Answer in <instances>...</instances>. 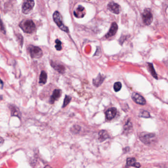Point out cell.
<instances>
[{
    "label": "cell",
    "mask_w": 168,
    "mask_h": 168,
    "mask_svg": "<svg viewBox=\"0 0 168 168\" xmlns=\"http://www.w3.org/2000/svg\"><path fill=\"white\" fill-rule=\"evenodd\" d=\"M19 26L25 33H32L36 30L35 23L31 20H24L21 22Z\"/></svg>",
    "instance_id": "obj_1"
},
{
    "label": "cell",
    "mask_w": 168,
    "mask_h": 168,
    "mask_svg": "<svg viewBox=\"0 0 168 168\" xmlns=\"http://www.w3.org/2000/svg\"><path fill=\"white\" fill-rule=\"evenodd\" d=\"M53 20L57 24V25L60 28L61 30H62L63 31L68 33L69 32V30L68 28L65 25L62 21V18L61 15L60 13L58 11H56L53 13Z\"/></svg>",
    "instance_id": "obj_2"
},
{
    "label": "cell",
    "mask_w": 168,
    "mask_h": 168,
    "mask_svg": "<svg viewBox=\"0 0 168 168\" xmlns=\"http://www.w3.org/2000/svg\"><path fill=\"white\" fill-rule=\"evenodd\" d=\"M155 136V134L147 133L146 132H144L140 136V139L141 142L144 144H149L152 143Z\"/></svg>",
    "instance_id": "obj_3"
},
{
    "label": "cell",
    "mask_w": 168,
    "mask_h": 168,
    "mask_svg": "<svg viewBox=\"0 0 168 168\" xmlns=\"http://www.w3.org/2000/svg\"><path fill=\"white\" fill-rule=\"evenodd\" d=\"M28 50L33 58L38 59L42 56V51L40 48L38 46H30L28 47Z\"/></svg>",
    "instance_id": "obj_4"
},
{
    "label": "cell",
    "mask_w": 168,
    "mask_h": 168,
    "mask_svg": "<svg viewBox=\"0 0 168 168\" xmlns=\"http://www.w3.org/2000/svg\"><path fill=\"white\" fill-rule=\"evenodd\" d=\"M143 22L146 25H149L153 21V15L149 9H146L142 15Z\"/></svg>",
    "instance_id": "obj_5"
},
{
    "label": "cell",
    "mask_w": 168,
    "mask_h": 168,
    "mask_svg": "<svg viewBox=\"0 0 168 168\" xmlns=\"http://www.w3.org/2000/svg\"><path fill=\"white\" fill-rule=\"evenodd\" d=\"M35 6V2L34 1H26L22 5V12L24 14H28L32 11Z\"/></svg>",
    "instance_id": "obj_6"
},
{
    "label": "cell",
    "mask_w": 168,
    "mask_h": 168,
    "mask_svg": "<svg viewBox=\"0 0 168 168\" xmlns=\"http://www.w3.org/2000/svg\"><path fill=\"white\" fill-rule=\"evenodd\" d=\"M108 9L110 11L118 15L121 11L120 6L114 2H111L108 5Z\"/></svg>",
    "instance_id": "obj_7"
},
{
    "label": "cell",
    "mask_w": 168,
    "mask_h": 168,
    "mask_svg": "<svg viewBox=\"0 0 168 168\" xmlns=\"http://www.w3.org/2000/svg\"><path fill=\"white\" fill-rule=\"evenodd\" d=\"M132 98L135 102L141 105H144L146 103V101L144 98L137 93H133L132 95Z\"/></svg>",
    "instance_id": "obj_8"
},
{
    "label": "cell",
    "mask_w": 168,
    "mask_h": 168,
    "mask_svg": "<svg viewBox=\"0 0 168 168\" xmlns=\"http://www.w3.org/2000/svg\"><path fill=\"white\" fill-rule=\"evenodd\" d=\"M86 12L84 7L83 6H78L76 9H75L73 11V15H75V17L77 18H82L84 17L85 15Z\"/></svg>",
    "instance_id": "obj_9"
},
{
    "label": "cell",
    "mask_w": 168,
    "mask_h": 168,
    "mask_svg": "<svg viewBox=\"0 0 168 168\" xmlns=\"http://www.w3.org/2000/svg\"><path fill=\"white\" fill-rule=\"evenodd\" d=\"M118 30V25L116 22H113L112 24L110 30L106 35V38H109L112 37L117 32Z\"/></svg>",
    "instance_id": "obj_10"
},
{
    "label": "cell",
    "mask_w": 168,
    "mask_h": 168,
    "mask_svg": "<svg viewBox=\"0 0 168 168\" xmlns=\"http://www.w3.org/2000/svg\"><path fill=\"white\" fill-rule=\"evenodd\" d=\"M117 113V110L115 108H110L106 112V118L108 120H111L115 117Z\"/></svg>",
    "instance_id": "obj_11"
},
{
    "label": "cell",
    "mask_w": 168,
    "mask_h": 168,
    "mask_svg": "<svg viewBox=\"0 0 168 168\" xmlns=\"http://www.w3.org/2000/svg\"><path fill=\"white\" fill-rule=\"evenodd\" d=\"M133 166L136 168H140L141 167V164L139 163L136 162L135 158H128L127 159L126 167Z\"/></svg>",
    "instance_id": "obj_12"
},
{
    "label": "cell",
    "mask_w": 168,
    "mask_h": 168,
    "mask_svg": "<svg viewBox=\"0 0 168 168\" xmlns=\"http://www.w3.org/2000/svg\"><path fill=\"white\" fill-rule=\"evenodd\" d=\"M61 95V90L55 89L53 91V94L50 97V104H52L55 102V101L57 100L60 97Z\"/></svg>",
    "instance_id": "obj_13"
},
{
    "label": "cell",
    "mask_w": 168,
    "mask_h": 168,
    "mask_svg": "<svg viewBox=\"0 0 168 168\" xmlns=\"http://www.w3.org/2000/svg\"><path fill=\"white\" fill-rule=\"evenodd\" d=\"M9 108L11 112V115L12 116H17L19 117V118H21V113L19 108L16 106L11 105L9 106Z\"/></svg>",
    "instance_id": "obj_14"
},
{
    "label": "cell",
    "mask_w": 168,
    "mask_h": 168,
    "mask_svg": "<svg viewBox=\"0 0 168 168\" xmlns=\"http://www.w3.org/2000/svg\"><path fill=\"white\" fill-rule=\"evenodd\" d=\"M110 138L109 134L106 130H101L99 132L98 134V139L101 142H104L106 139H109Z\"/></svg>",
    "instance_id": "obj_15"
},
{
    "label": "cell",
    "mask_w": 168,
    "mask_h": 168,
    "mask_svg": "<svg viewBox=\"0 0 168 168\" xmlns=\"http://www.w3.org/2000/svg\"><path fill=\"white\" fill-rule=\"evenodd\" d=\"M104 79L105 77L100 73L96 79H93V84L94 86L98 87L102 84L103 82L104 81Z\"/></svg>",
    "instance_id": "obj_16"
},
{
    "label": "cell",
    "mask_w": 168,
    "mask_h": 168,
    "mask_svg": "<svg viewBox=\"0 0 168 168\" xmlns=\"http://www.w3.org/2000/svg\"><path fill=\"white\" fill-rule=\"evenodd\" d=\"M133 128V125L131 122L128 120L124 126V132L125 133H129Z\"/></svg>",
    "instance_id": "obj_17"
},
{
    "label": "cell",
    "mask_w": 168,
    "mask_h": 168,
    "mask_svg": "<svg viewBox=\"0 0 168 168\" xmlns=\"http://www.w3.org/2000/svg\"><path fill=\"white\" fill-rule=\"evenodd\" d=\"M47 78H48L47 74H46V73L45 71H43L40 73V76L39 83L40 84H45L46 82V81H47Z\"/></svg>",
    "instance_id": "obj_18"
},
{
    "label": "cell",
    "mask_w": 168,
    "mask_h": 168,
    "mask_svg": "<svg viewBox=\"0 0 168 168\" xmlns=\"http://www.w3.org/2000/svg\"><path fill=\"white\" fill-rule=\"evenodd\" d=\"M51 66H52L53 68L55 69L57 71L59 72L60 73H64L65 71V68L62 65H57V64L51 63Z\"/></svg>",
    "instance_id": "obj_19"
},
{
    "label": "cell",
    "mask_w": 168,
    "mask_h": 168,
    "mask_svg": "<svg viewBox=\"0 0 168 168\" xmlns=\"http://www.w3.org/2000/svg\"><path fill=\"white\" fill-rule=\"evenodd\" d=\"M148 68H149V70L150 73L156 79H158V77H157V75L155 69H154L153 66V64L151 63H148Z\"/></svg>",
    "instance_id": "obj_20"
},
{
    "label": "cell",
    "mask_w": 168,
    "mask_h": 168,
    "mask_svg": "<svg viewBox=\"0 0 168 168\" xmlns=\"http://www.w3.org/2000/svg\"><path fill=\"white\" fill-rule=\"evenodd\" d=\"M71 98L69 96H67L66 95L65 97V99H64V103H63V105L62 108H65L66 107V106H67L69 102L71 101Z\"/></svg>",
    "instance_id": "obj_21"
},
{
    "label": "cell",
    "mask_w": 168,
    "mask_h": 168,
    "mask_svg": "<svg viewBox=\"0 0 168 168\" xmlns=\"http://www.w3.org/2000/svg\"><path fill=\"white\" fill-rule=\"evenodd\" d=\"M121 87H122V84L120 82H115L114 84L113 88L115 92H118L119 91H120Z\"/></svg>",
    "instance_id": "obj_22"
},
{
    "label": "cell",
    "mask_w": 168,
    "mask_h": 168,
    "mask_svg": "<svg viewBox=\"0 0 168 168\" xmlns=\"http://www.w3.org/2000/svg\"><path fill=\"white\" fill-rule=\"evenodd\" d=\"M140 116L141 117H144V118H149L150 117V115L148 112L146 110H143L140 112Z\"/></svg>",
    "instance_id": "obj_23"
},
{
    "label": "cell",
    "mask_w": 168,
    "mask_h": 168,
    "mask_svg": "<svg viewBox=\"0 0 168 168\" xmlns=\"http://www.w3.org/2000/svg\"><path fill=\"white\" fill-rule=\"evenodd\" d=\"M81 130V127L78 125L73 126L71 129V131L73 134H77L79 133Z\"/></svg>",
    "instance_id": "obj_24"
},
{
    "label": "cell",
    "mask_w": 168,
    "mask_h": 168,
    "mask_svg": "<svg viewBox=\"0 0 168 168\" xmlns=\"http://www.w3.org/2000/svg\"><path fill=\"white\" fill-rule=\"evenodd\" d=\"M55 43H56V46H55V48L57 50L60 51L61 50H62V46H61V42L60 40H55Z\"/></svg>",
    "instance_id": "obj_25"
},
{
    "label": "cell",
    "mask_w": 168,
    "mask_h": 168,
    "mask_svg": "<svg viewBox=\"0 0 168 168\" xmlns=\"http://www.w3.org/2000/svg\"><path fill=\"white\" fill-rule=\"evenodd\" d=\"M0 30L4 34H6V31H5V28H4V24L3 23V22L1 19H0Z\"/></svg>",
    "instance_id": "obj_26"
},
{
    "label": "cell",
    "mask_w": 168,
    "mask_h": 168,
    "mask_svg": "<svg viewBox=\"0 0 168 168\" xmlns=\"http://www.w3.org/2000/svg\"><path fill=\"white\" fill-rule=\"evenodd\" d=\"M4 143V140L2 137L0 136V146H2V144Z\"/></svg>",
    "instance_id": "obj_27"
},
{
    "label": "cell",
    "mask_w": 168,
    "mask_h": 168,
    "mask_svg": "<svg viewBox=\"0 0 168 168\" xmlns=\"http://www.w3.org/2000/svg\"><path fill=\"white\" fill-rule=\"evenodd\" d=\"M3 85H4L3 82L2 80L0 79V88H2L3 87Z\"/></svg>",
    "instance_id": "obj_28"
},
{
    "label": "cell",
    "mask_w": 168,
    "mask_h": 168,
    "mask_svg": "<svg viewBox=\"0 0 168 168\" xmlns=\"http://www.w3.org/2000/svg\"><path fill=\"white\" fill-rule=\"evenodd\" d=\"M44 168H52L50 166V165H46L44 167Z\"/></svg>",
    "instance_id": "obj_29"
}]
</instances>
